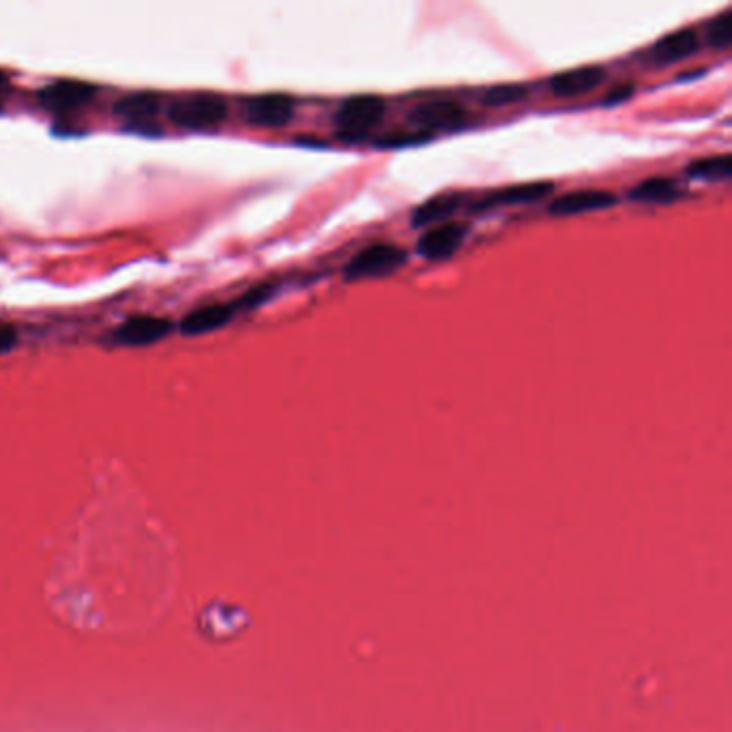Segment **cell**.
I'll return each instance as SVG.
<instances>
[{
  "mask_svg": "<svg viewBox=\"0 0 732 732\" xmlns=\"http://www.w3.org/2000/svg\"><path fill=\"white\" fill-rule=\"evenodd\" d=\"M387 101L380 95H353L342 101L335 114V129L342 140H363L374 127L383 123Z\"/></svg>",
  "mask_w": 732,
  "mask_h": 732,
  "instance_id": "6da1fadb",
  "label": "cell"
},
{
  "mask_svg": "<svg viewBox=\"0 0 732 732\" xmlns=\"http://www.w3.org/2000/svg\"><path fill=\"white\" fill-rule=\"evenodd\" d=\"M408 262V254L404 247L393 243H372L363 247L355 258L344 267L346 282L374 280V277H385L393 271L402 269Z\"/></svg>",
  "mask_w": 732,
  "mask_h": 732,
  "instance_id": "7a4b0ae2",
  "label": "cell"
},
{
  "mask_svg": "<svg viewBox=\"0 0 732 732\" xmlns=\"http://www.w3.org/2000/svg\"><path fill=\"white\" fill-rule=\"evenodd\" d=\"M168 116L174 125L185 129H211L226 121L228 104L222 97L209 93L189 95L170 104Z\"/></svg>",
  "mask_w": 732,
  "mask_h": 732,
  "instance_id": "3957f363",
  "label": "cell"
},
{
  "mask_svg": "<svg viewBox=\"0 0 732 732\" xmlns=\"http://www.w3.org/2000/svg\"><path fill=\"white\" fill-rule=\"evenodd\" d=\"M245 119L256 127H286L295 116V99L284 93L254 95L243 101Z\"/></svg>",
  "mask_w": 732,
  "mask_h": 732,
  "instance_id": "277c9868",
  "label": "cell"
},
{
  "mask_svg": "<svg viewBox=\"0 0 732 732\" xmlns=\"http://www.w3.org/2000/svg\"><path fill=\"white\" fill-rule=\"evenodd\" d=\"M97 84L80 82V80H56L37 93L43 108L56 112H71L89 106L97 97Z\"/></svg>",
  "mask_w": 732,
  "mask_h": 732,
  "instance_id": "5b68a950",
  "label": "cell"
},
{
  "mask_svg": "<svg viewBox=\"0 0 732 732\" xmlns=\"http://www.w3.org/2000/svg\"><path fill=\"white\" fill-rule=\"evenodd\" d=\"M408 121L428 136L438 129H453L462 125L466 121V108L458 101L449 99L423 101V104H417L408 112Z\"/></svg>",
  "mask_w": 732,
  "mask_h": 732,
  "instance_id": "8992f818",
  "label": "cell"
},
{
  "mask_svg": "<svg viewBox=\"0 0 732 732\" xmlns=\"http://www.w3.org/2000/svg\"><path fill=\"white\" fill-rule=\"evenodd\" d=\"M174 331V322L161 316H134L125 320L112 333V342L119 346H149L168 338Z\"/></svg>",
  "mask_w": 732,
  "mask_h": 732,
  "instance_id": "52a82bcc",
  "label": "cell"
},
{
  "mask_svg": "<svg viewBox=\"0 0 732 732\" xmlns=\"http://www.w3.org/2000/svg\"><path fill=\"white\" fill-rule=\"evenodd\" d=\"M468 234L466 224H438L432 226L417 243V252L426 260H447L464 245Z\"/></svg>",
  "mask_w": 732,
  "mask_h": 732,
  "instance_id": "ba28073f",
  "label": "cell"
},
{
  "mask_svg": "<svg viewBox=\"0 0 732 732\" xmlns=\"http://www.w3.org/2000/svg\"><path fill=\"white\" fill-rule=\"evenodd\" d=\"M617 204V196L606 189H576V192H567L550 202V215L567 217V215H582L591 211H604Z\"/></svg>",
  "mask_w": 732,
  "mask_h": 732,
  "instance_id": "9c48e42d",
  "label": "cell"
},
{
  "mask_svg": "<svg viewBox=\"0 0 732 732\" xmlns=\"http://www.w3.org/2000/svg\"><path fill=\"white\" fill-rule=\"evenodd\" d=\"M606 80V69L602 65H587L556 73L550 78V91L561 99H574L595 91Z\"/></svg>",
  "mask_w": 732,
  "mask_h": 732,
  "instance_id": "30bf717a",
  "label": "cell"
},
{
  "mask_svg": "<svg viewBox=\"0 0 732 732\" xmlns=\"http://www.w3.org/2000/svg\"><path fill=\"white\" fill-rule=\"evenodd\" d=\"M552 189H554V185L548 181L503 187V189H499V192L483 196L477 204H473V211H483V209H492V207H516V204H535V202L548 198L552 194Z\"/></svg>",
  "mask_w": 732,
  "mask_h": 732,
  "instance_id": "8fae6325",
  "label": "cell"
},
{
  "mask_svg": "<svg viewBox=\"0 0 732 732\" xmlns=\"http://www.w3.org/2000/svg\"><path fill=\"white\" fill-rule=\"evenodd\" d=\"M700 50V39L694 28H681V31L670 33L655 43L651 56L655 65H675L692 58Z\"/></svg>",
  "mask_w": 732,
  "mask_h": 732,
  "instance_id": "7c38bea8",
  "label": "cell"
},
{
  "mask_svg": "<svg viewBox=\"0 0 732 732\" xmlns=\"http://www.w3.org/2000/svg\"><path fill=\"white\" fill-rule=\"evenodd\" d=\"M237 305L234 303H219V305H207V307H198V310L189 312L183 320H181V333L183 335H204L222 329L224 325L232 320V316L237 314Z\"/></svg>",
  "mask_w": 732,
  "mask_h": 732,
  "instance_id": "4fadbf2b",
  "label": "cell"
},
{
  "mask_svg": "<svg viewBox=\"0 0 732 732\" xmlns=\"http://www.w3.org/2000/svg\"><path fill=\"white\" fill-rule=\"evenodd\" d=\"M460 204H462L460 194L449 192V194L434 196L428 202L419 204V207L411 215V222H413L415 228L445 224V219L456 213L460 209Z\"/></svg>",
  "mask_w": 732,
  "mask_h": 732,
  "instance_id": "5bb4252c",
  "label": "cell"
},
{
  "mask_svg": "<svg viewBox=\"0 0 732 732\" xmlns=\"http://www.w3.org/2000/svg\"><path fill=\"white\" fill-rule=\"evenodd\" d=\"M161 97L157 93H131L116 101L114 112L129 123H149L159 110Z\"/></svg>",
  "mask_w": 732,
  "mask_h": 732,
  "instance_id": "9a60e30c",
  "label": "cell"
},
{
  "mask_svg": "<svg viewBox=\"0 0 732 732\" xmlns=\"http://www.w3.org/2000/svg\"><path fill=\"white\" fill-rule=\"evenodd\" d=\"M627 196L629 200L642 204H668L681 196V189L677 181H672L668 177H651L638 183Z\"/></svg>",
  "mask_w": 732,
  "mask_h": 732,
  "instance_id": "2e32d148",
  "label": "cell"
},
{
  "mask_svg": "<svg viewBox=\"0 0 732 732\" xmlns=\"http://www.w3.org/2000/svg\"><path fill=\"white\" fill-rule=\"evenodd\" d=\"M687 174H690L692 179L702 181H728L732 174V159L728 153L702 157L687 166Z\"/></svg>",
  "mask_w": 732,
  "mask_h": 732,
  "instance_id": "e0dca14e",
  "label": "cell"
},
{
  "mask_svg": "<svg viewBox=\"0 0 732 732\" xmlns=\"http://www.w3.org/2000/svg\"><path fill=\"white\" fill-rule=\"evenodd\" d=\"M529 89L524 84H499L490 86L481 93V104L488 108H503V106H514L518 101L526 99Z\"/></svg>",
  "mask_w": 732,
  "mask_h": 732,
  "instance_id": "ac0fdd59",
  "label": "cell"
},
{
  "mask_svg": "<svg viewBox=\"0 0 732 732\" xmlns=\"http://www.w3.org/2000/svg\"><path fill=\"white\" fill-rule=\"evenodd\" d=\"M707 41L709 46L715 48V50H728L730 43H732V18H730V11H722L720 16H715L707 22Z\"/></svg>",
  "mask_w": 732,
  "mask_h": 732,
  "instance_id": "d6986e66",
  "label": "cell"
},
{
  "mask_svg": "<svg viewBox=\"0 0 732 732\" xmlns=\"http://www.w3.org/2000/svg\"><path fill=\"white\" fill-rule=\"evenodd\" d=\"M273 292H275L273 284H260L247 292V295H243L239 301H234V305H237V310H252V307L265 303Z\"/></svg>",
  "mask_w": 732,
  "mask_h": 732,
  "instance_id": "ffe728a7",
  "label": "cell"
},
{
  "mask_svg": "<svg viewBox=\"0 0 732 732\" xmlns=\"http://www.w3.org/2000/svg\"><path fill=\"white\" fill-rule=\"evenodd\" d=\"M18 342V333L9 325H0V355L9 353V350L16 348Z\"/></svg>",
  "mask_w": 732,
  "mask_h": 732,
  "instance_id": "44dd1931",
  "label": "cell"
},
{
  "mask_svg": "<svg viewBox=\"0 0 732 732\" xmlns=\"http://www.w3.org/2000/svg\"><path fill=\"white\" fill-rule=\"evenodd\" d=\"M634 93V84H621L617 91H612L608 97H606V104H621V101L629 99Z\"/></svg>",
  "mask_w": 732,
  "mask_h": 732,
  "instance_id": "7402d4cb",
  "label": "cell"
},
{
  "mask_svg": "<svg viewBox=\"0 0 732 732\" xmlns=\"http://www.w3.org/2000/svg\"><path fill=\"white\" fill-rule=\"evenodd\" d=\"M9 91H11V82L5 73H0V110H3V106H5V99H7Z\"/></svg>",
  "mask_w": 732,
  "mask_h": 732,
  "instance_id": "603a6c76",
  "label": "cell"
}]
</instances>
